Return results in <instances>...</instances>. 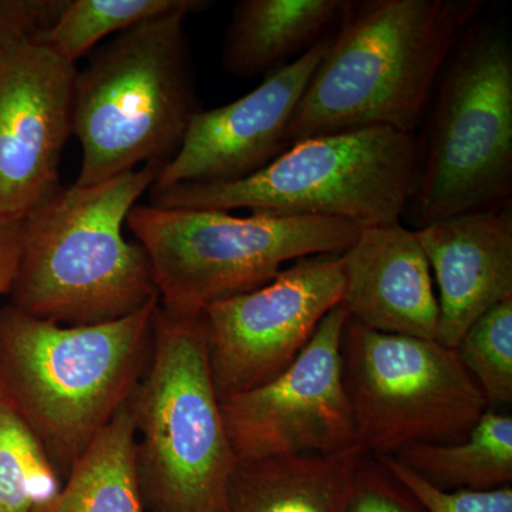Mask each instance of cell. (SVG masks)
<instances>
[{"label":"cell","mask_w":512,"mask_h":512,"mask_svg":"<svg viewBox=\"0 0 512 512\" xmlns=\"http://www.w3.org/2000/svg\"><path fill=\"white\" fill-rule=\"evenodd\" d=\"M349 318L339 303L281 375L220 400L238 464L359 447L343 375V332Z\"/></svg>","instance_id":"obj_11"},{"label":"cell","mask_w":512,"mask_h":512,"mask_svg":"<svg viewBox=\"0 0 512 512\" xmlns=\"http://www.w3.org/2000/svg\"><path fill=\"white\" fill-rule=\"evenodd\" d=\"M158 299L126 318L66 326L0 308V399L28 424L57 473L136 389L150 359Z\"/></svg>","instance_id":"obj_3"},{"label":"cell","mask_w":512,"mask_h":512,"mask_svg":"<svg viewBox=\"0 0 512 512\" xmlns=\"http://www.w3.org/2000/svg\"><path fill=\"white\" fill-rule=\"evenodd\" d=\"M365 454H302L238 464L224 512H348Z\"/></svg>","instance_id":"obj_17"},{"label":"cell","mask_w":512,"mask_h":512,"mask_svg":"<svg viewBox=\"0 0 512 512\" xmlns=\"http://www.w3.org/2000/svg\"><path fill=\"white\" fill-rule=\"evenodd\" d=\"M62 485L35 433L0 399V512H42Z\"/></svg>","instance_id":"obj_21"},{"label":"cell","mask_w":512,"mask_h":512,"mask_svg":"<svg viewBox=\"0 0 512 512\" xmlns=\"http://www.w3.org/2000/svg\"><path fill=\"white\" fill-rule=\"evenodd\" d=\"M426 512H512V487L441 490L392 456L376 458Z\"/></svg>","instance_id":"obj_23"},{"label":"cell","mask_w":512,"mask_h":512,"mask_svg":"<svg viewBox=\"0 0 512 512\" xmlns=\"http://www.w3.org/2000/svg\"><path fill=\"white\" fill-rule=\"evenodd\" d=\"M77 73L30 37L0 46V224L25 220L59 190Z\"/></svg>","instance_id":"obj_12"},{"label":"cell","mask_w":512,"mask_h":512,"mask_svg":"<svg viewBox=\"0 0 512 512\" xmlns=\"http://www.w3.org/2000/svg\"><path fill=\"white\" fill-rule=\"evenodd\" d=\"M66 0H0V46L55 22Z\"/></svg>","instance_id":"obj_25"},{"label":"cell","mask_w":512,"mask_h":512,"mask_svg":"<svg viewBox=\"0 0 512 512\" xmlns=\"http://www.w3.org/2000/svg\"><path fill=\"white\" fill-rule=\"evenodd\" d=\"M340 305L376 332L436 340L439 302L426 254L402 222L360 228L342 255Z\"/></svg>","instance_id":"obj_15"},{"label":"cell","mask_w":512,"mask_h":512,"mask_svg":"<svg viewBox=\"0 0 512 512\" xmlns=\"http://www.w3.org/2000/svg\"><path fill=\"white\" fill-rule=\"evenodd\" d=\"M195 0H66L52 25L30 36L53 55L76 64L100 40L119 35L138 23L174 10L187 8Z\"/></svg>","instance_id":"obj_20"},{"label":"cell","mask_w":512,"mask_h":512,"mask_svg":"<svg viewBox=\"0 0 512 512\" xmlns=\"http://www.w3.org/2000/svg\"><path fill=\"white\" fill-rule=\"evenodd\" d=\"M417 136L365 128L299 141L244 180L150 191L160 208L323 217L359 227L402 220L416 187Z\"/></svg>","instance_id":"obj_7"},{"label":"cell","mask_w":512,"mask_h":512,"mask_svg":"<svg viewBox=\"0 0 512 512\" xmlns=\"http://www.w3.org/2000/svg\"><path fill=\"white\" fill-rule=\"evenodd\" d=\"M421 127L406 210L417 228L512 202V39L504 22L483 13L470 26Z\"/></svg>","instance_id":"obj_5"},{"label":"cell","mask_w":512,"mask_h":512,"mask_svg":"<svg viewBox=\"0 0 512 512\" xmlns=\"http://www.w3.org/2000/svg\"><path fill=\"white\" fill-rule=\"evenodd\" d=\"M161 170L147 164L89 187H60L29 214L9 305L60 325L87 326L157 301L146 249L127 241L123 228Z\"/></svg>","instance_id":"obj_2"},{"label":"cell","mask_w":512,"mask_h":512,"mask_svg":"<svg viewBox=\"0 0 512 512\" xmlns=\"http://www.w3.org/2000/svg\"><path fill=\"white\" fill-rule=\"evenodd\" d=\"M342 353L357 446L367 457L466 439L491 407L456 349L437 340L376 332L349 318Z\"/></svg>","instance_id":"obj_9"},{"label":"cell","mask_w":512,"mask_h":512,"mask_svg":"<svg viewBox=\"0 0 512 512\" xmlns=\"http://www.w3.org/2000/svg\"><path fill=\"white\" fill-rule=\"evenodd\" d=\"M456 352L488 403H512V299L498 303L464 333Z\"/></svg>","instance_id":"obj_22"},{"label":"cell","mask_w":512,"mask_h":512,"mask_svg":"<svg viewBox=\"0 0 512 512\" xmlns=\"http://www.w3.org/2000/svg\"><path fill=\"white\" fill-rule=\"evenodd\" d=\"M126 225L146 249L158 308L197 318L211 303L268 284L289 262L342 255L359 225L323 217L160 208L136 204Z\"/></svg>","instance_id":"obj_8"},{"label":"cell","mask_w":512,"mask_h":512,"mask_svg":"<svg viewBox=\"0 0 512 512\" xmlns=\"http://www.w3.org/2000/svg\"><path fill=\"white\" fill-rule=\"evenodd\" d=\"M441 490H494L512 484V417L488 409L466 439L417 443L394 456Z\"/></svg>","instance_id":"obj_19"},{"label":"cell","mask_w":512,"mask_h":512,"mask_svg":"<svg viewBox=\"0 0 512 512\" xmlns=\"http://www.w3.org/2000/svg\"><path fill=\"white\" fill-rule=\"evenodd\" d=\"M348 512H426L376 460L363 457L353 478Z\"/></svg>","instance_id":"obj_24"},{"label":"cell","mask_w":512,"mask_h":512,"mask_svg":"<svg viewBox=\"0 0 512 512\" xmlns=\"http://www.w3.org/2000/svg\"><path fill=\"white\" fill-rule=\"evenodd\" d=\"M342 258L306 256L254 291L201 313L208 362L220 400L271 382L292 365L320 322L342 302Z\"/></svg>","instance_id":"obj_10"},{"label":"cell","mask_w":512,"mask_h":512,"mask_svg":"<svg viewBox=\"0 0 512 512\" xmlns=\"http://www.w3.org/2000/svg\"><path fill=\"white\" fill-rule=\"evenodd\" d=\"M414 232L439 288L436 340L456 349L478 318L512 299V202Z\"/></svg>","instance_id":"obj_14"},{"label":"cell","mask_w":512,"mask_h":512,"mask_svg":"<svg viewBox=\"0 0 512 512\" xmlns=\"http://www.w3.org/2000/svg\"><path fill=\"white\" fill-rule=\"evenodd\" d=\"M484 9L483 0H350L288 147L376 127L417 136L448 57Z\"/></svg>","instance_id":"obj_1"},{"label":"cell","mask_w":512,"mask_h":512,"mask_svg":"<svg viewBox=\"0 0 512 512\" xmlns=\"http://www.w3.org/2000/svg\"><path fill=\"white\" fill-rule=\"evenodd\" d=\"M350 0H239L222 45V69L255 79L295 62L336 28Z\"/></svg>","instance_id":"obj_16"},{"label":"cell","mask_w":512,"mask_h":512,"mask_svg":"<svg viewBox=\"0 0 512 512\" xmlns=\"http://www.w3.org/2000/svg\"><path fill=\"white\" fill-rule=\"evenodd\" d=\"M42 512H147L138 484L130 399L77 458Z\"/></svg>","instance_id":"obj_18"},{"label":"cell","mask_w":512,"mask_h":512,"mask_svg":"<svg viewBox=\"0 0 512 512\" xmlns=\"http://www.w3.org/2000/svg\"><path fill=\"white\" fill-rule=\"evenodd\" d=\"M335 32V30H333ZM333 32L269 74L241 99L192 117L183 143L150 191L183 184H225L258 173L288 150L289 128Z\"/></svg>","instance_id":"obj_13"},{"label":"cell","mask_w":512,"mask_h":512,"mask_svg":"<svg viewBox=\"0 0 512 512\" xmlns=\"http://www.w3.org/2000/svg\"><path fill=\"white\" fill-rule=\"evenodd\" d=\"M23 221L0 224V296L9 293L18 268Z\"/></svg>","instance_id":"obj_26"},{"label":"cell","mask_w":512,"mask_h":512,"mask_svg":"<svg viewBox=\"0 0 512 512\" xmlns=\"http://www.w3.org/2000/svg\"><path fill=\"white\" fill-rule=\"evenodd\" d=\"M147 512H224L238 466L212 380L201 315L157 308L150 359L130 397Z\"/></svg>","instance_id":"obj_6"},{"label":"cell","mask_w":512,"mask_h":512,"mask_svg":"<svg viewBox=\"0 0 512 512\" xmlns=\"http://www.w3.org/2000/svg\"><path fill=\"white\" fill-rule=\"evenodd\" d=\"M195 0L114 36L74 83L73 134L82 147L76 185L89 187L147 164L167 165L202 109L185 22Z\"/></svg>","instance_id":"obj_4"}]
</instances>
